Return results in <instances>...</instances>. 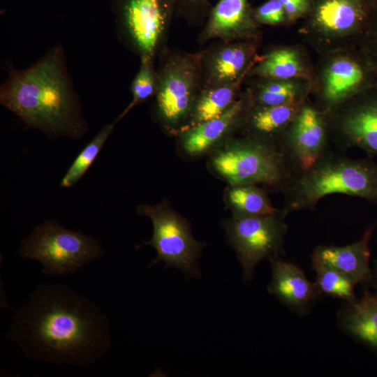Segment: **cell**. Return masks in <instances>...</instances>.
<instances>
[{
    "label": "cell",
    "mask_w": 377,
    "mask_h": 377,
    "mask_svg": "<svg viewBox=\"0 0 377 377\" xmlns=\"http://www.w3.org/2000/svg\"><path fill=\"white\" fill-rule=\"evenodd\" d=\"M4 337L30 360L85 367L112 346L108 317L88 297L62 283L40 284L15 310Z\"/></svg>",
    "instance_id": "cell-1"
},
{
    "label": "cell",
    "mask_w": 377,
    "mask_h": 377,
    "mask_svg": "<svg viewBox=\"0 0 377 377\" xmlns=\"http://www.w3.org/2000/svg\"><path fill=\"white\" fill-rule=\"evenodd\" d=\"M6 80L0 87V104L17 116L27 128L80 139L88 126L68 72L62 45L51 47L24 69L7 64Z\"/></svg>",
    "instance_id": "cell-2"
},
{
    "label": "cell",
    "mask_w": 377,
    "mask_h": 377,
    "mask_svg": "<svg viewBox=\"0 0 377 377\" xmlns=\"http://www.w3.org/2000/svg\"><path fill=\"white\" fill-rule=\"evenodd\" d=\"M283 209L314 210L327 195L343 194L377 205V163L354 159L332 146L309 170L297 175L283 191Z\"/></svg>",
    "instance_id": "cell-3"
},
{
    "label": "cell",
    "mask_w": 377,
    "mask_h": 377,
    "mask_svg": "<svg viewBox=\"0 0 377 377\" xmlns=\"http://www.w3.org/2000/svg\"><path fill=\"white\" fill-rule=\"evenodd\" d=\"M211 169L229 185H261L283 192L297 172L279 141L243 135L211 152Z\"/></svg>",
    "instance_id": "cell-4"
},
{
    "label": "cell",
    "mask_w": 377,
    "mask_h": 377,
    "mask_svg": "<svg viewBox=\"0 0 377 377\" xmlns=\"http://www.w3.org/2000/svg\"><path fill=\"white\" fill-rule=\"evenodd\" d=\"M157 59L153 117L166 133L177 135L184 128L202 89L201 52L168 47Z\"/></svg>",
    "instance_id": "cell-5"
},
{
    "label": "cell",
    "mask_w": 377,
    "mask_h": 377,
    "mask_svg": "<svg viewBox=\"0 0 377 377\" xmlns=\"http://www.w3.org/2000/svg\"><path fill=\"white\" fill-rule=\"evenodd\" d=\"M19 254L24 260L39 262L45 274L66 276L101 258L104 252L97 239L46 220L21 241Z\"/></svg>",
    "instance_id": "cell-6"
},
{
    "label": "cell",
    "mask_w": 377,
    "mask_h": 377,
    "mask_svg": "<svg viewBox=\"0 0 377 377\" xmlns=\"http://www.w3.org/2000/svg\"><path fill=\"white\" fill-rule=\"evenodd\" d=\"M119 41L140 59L156 61L168 47L175 0H110Z\"/></svg>",
    "instance_id": "cell-7"
},
{
    "label": "cell",
    "mask_w": 377,
    "mask_h": 377,
    "mask_svg": "<svg viewBox=\"0 0 377 377\" xmlns=\"http://www.w3.org/2000/svg\"><path fill=\"white\" fill-rule=\"evenodd\" d=\"M376 3L377 0H314L302 30L325 52L358 46Z\"/></svg>",
    "instance_id": "cell-8"
},
{
    "label": "cell",
    "mask_w": 377,
    "mask_h": 377,
    "mask_svg": "<svg viewBox=\"0 0 377 377\" xmlns=\"http://www.w3.org/2000/svg\"><path fill=\"white\" fill-rule=\"evenodd\" d=\"M287 215L283 209L267 215L232 213L225 223L228 241L242 265L245 281L252 277L256 266L261 260L284 253Z\"/></svg>",
    "instance_id": "cell-9"
},
{
    "label": "cell",
    "mask_w": 377,
    "mask_h": 377,
    "mask_svg": "<svg viewBox=\"0 0 377 377\" xmlns=\"http://www.w3.org/2000/svg\"><path fill=\"white\" fill-rule=\"evenodd\" d=\"M137 213L149 218L153 225L152 237L145 242L157 253L151 265L163 262L167 267L180 269L187 276L200 277L198 262L204 243L193 237L188 221L166 201L154 205H141Z\"/></svg>",
    "instance_id": "cell-10"
},
{
    "label": "cell",
    "mask_w": 377,
    "mask_h": 377,
    "mask_svg": "<svg viewBox=\"0 0 377 377\" xmlns=\"http://www.w3.org/2000/svg\"><path fill=\"white\" fill-rule=\"evenodd\" d=\"M325 114L333 147H357L377 156V84Z\"/></svg>",
    "instance_id": "cell-11"
},
{
    "label": "cell",
    "mask_w": 377,
    "mask_h": 377,
    "mask_svg": "<svg viewBox=\"0 0 377 377\" xmlns=\"http://www.w3.org/2000/svg\"><path fill=\"white\" fill-rule=\"evenodd\" d=\"M334 52L321 74L317 108L327 113L377 84V71L357 47Z\"/></svg>",
    "instance_id": "cell-12"
},
{
    "label": "cell",
    "mask_w": 377,
    "mask_h": 377,
    "mask_svg": "<svg viewBox=\"0 0 377 377\" xmlns=\"http://www.w3.org/2000/svg\"><path fill=\"white\" fill-rule=\"evenodd\" d=\"M279 142L297 175L309 170L332 147L325 113L305 101Z\"/></svg>",
    "instance_id": "cell-13"
},
{
    "label": "cell",
    "mask_w": 377,
    "mask_h": 377,
    "mask_svg": "<svg viewBox=\"0 0 377 377\" xmlns=\"http://www.w3.org/2000/svg\"><path fill=\"white\" fill-rule=\"evenodd\" d=\"M253 106L249 88L223 114L179 133L178 144L189 157L211 153L228 138L240 132Z\"/></svg>",
    "instance_id": "cell-14"
},
{
    "label": "cell",
    "mask_w": 377,
    "mask_h": 377,
    "mask_svg": "<svg viewBox=\"0 0 377 377\" xmlns=\"http://www.w3.org/2000/svg\"><path fill=\"white\" fill-rule=\"evenodd\" d=\"M260 39L225 42L216 40L200 50L202 89L236 82L258 59L256 51Z\"/></svg>",
    "instance_id": "cell-15"
},
{
    "label": "cell",
    "mask_w": 377,
    "mask_h": 377,
    "mask_svg": "<svg viewBox=\"0 0 377 377\" xmlns=\"http://www.w3.org/2000/svg\"><path fill=\"white\" fill-rule=\"evenodd\" d=\"M260 38V25L248 0H219L212 6L198 41L204 44L213 40L233 42Z\"/></svg>",
    "instance_id": "cell-16"
},
{
    "label": "cell",
    "mask_w": 377,
    "mask_h": 377,
    "mask_svg": "<svg viewBox=\"0 0 377 377\" xmlns=\"http://www.w3.org/2000/svg\"><path fill=\"white\" fill-rule=\"evenodd\" d=\"M269 260L272 267L269 293L291 311L306 315L322 295L315 283L311 282L303 270L294 263L280 257Z\"/></svg>",
    "instance_id": "cell-17"
},
{
    "label": "cell",
    "mask_w": 377,
    "mask_h": 377,
    "mask_svg": "<svg viewBox=\"0 0 377 377\" xmlns=\"http://www.w3.org/2000/svg\"><path fill=\"white\" fill-rule=\"evenodd\" d=\"M374 228V226L368 228L359 240L348 245H318L313 249L311 259L337 269L352 279L357 285L369 286L373 276L369 243Z\"/></svg>",
    "instance_id": "cell-18"
},
{
    "label": "cell",
    "mask_w": 377,
    "mask_h": 377,
    "mask_svg": "<svg viewBox=\"0 0 377 377\" xmlns=\"http://www.w3.org/2000/svg\"><path fill=\"white\" fill-rule=\"evenodd\" d=\"M340 329L377 355V296L364 290L362 297L345 302L338 313Z\"/></svg>",
    "instance_id": "cell-19"
},
{
    "label": "cell",
    "mask_w": 377,
    "mask_h": 377,
    "mask_svg": "<svg viewBox=\"0 0 377 377\" xmlns=\"http://www.w3.org/2000/svg\"><path fill=\"white\" fill-rule=\"evenodd\" d=\"M304 102L271 106L253 105L240 132L243 135L279 141Z\"/></svg>",
    "instance_id": "cell-20"
},
{
    "label": "cell",
    "mask_w": 377,
    "mask_h": 377,
    "mask_svg": "<svg viewBox=\"0 0 377 377\" xmlns=\"http://www.w3.org/2000/svg\"><path fill=\"white\" fill-rule=\"evenodd\" d=\"M246 76L244 75L230 84L202 89L182 131L218 117L226 112L239 98L242 94L241 86Z\"/></svg>",
    "instance_id": "cell-21"
},
{
    "label": "cell",
    "mask_w": 377,
    "mask_h": 377,
    "mask_svg": "<svg viewBox=\"0 0 377 377\" xmlns=\"http://www.w3.org/2000/svg\"><path fill=\"white\" fill-rule=\"evenodd\" d=\"M297 52L288 47L276 48L258 58L247 76L291 80L304 75Z\"/></svg>",
    "instance_id": "cell-22"
},
{
    "label": "cell",
    "mask_w": 377,
    "mask_h": 377,
    "mask_svg": "<svg viewBox=\"0 0 377 377\" xmlns=\"http://www.w3.org/2000/svg\"><path fill=\"white\" fill-rule=\"evenodd\" d=\"M225 201L234 214L267 215L277 210L270 201L267 190L257 185H229Z\"/></svg>",
    "instance_id": "cell-23"
},
{
    "label": "cell",
    "mask_w": 377,
    "mask_h": 377,
    "mask_svg": "<svg viewBox=\"0 0 377 377\" xmlns=\"http://www.w3.org/2000/svg\"><path fill=\"white\" fill-rule=\"evenodd\" d=\"M248 88L253 105L271 106L305 101L300 88L289 80L259 77Z\"/></svg>",
    "instance_id": "cell-24"
},
{
    "label": "cell",
    "mask_w": 377,
    "mask_h": 377,
    "mask_svg": "<svg viewBox=\"0 0 377 377\" xmlns=\"http://www.w3.org/2000/svg\"><path fill=\"white\" fill-rule=\"evenodd\" d=\"M312 268L316 276L315 284L320 293L344 302H351L357 300L355 286L357 283L349 276L323 263L311 259Z\"/></svg>",
    "instance_id": "cell-25"
},
{
    "label": "cell",
    "mask_w": 377,
    "mask_h": 377,
    "mask_svg": "<svg viewBox=\"0 0 377 377\" xmlns=\"http://www.w3.org/2000/svg\"><path fill=\"white\" fill-rule=\"evenodd\" d=\"M116 124L114 121L105 125L98 133L86 145L63 177L60 182L61 186L64 188L71 187L76 184L82 177L113 131Z\"/></svg>",
    "instance_id": "cell-26"
},
{
    "label": "cell",
    "mask_w": 377,
    "mask_h": 377,
    "mask_svg": "<svg viewBox=\"0 0 377 377\" xmlns=\"http://www.w3.org/2000/svg\"><path fill=\"white\" fill-rule=\"evenodd\" d=\"M140 68L134 77L131 91L132 100L114 121L116 123L124 118L134 107L154 98L156 91V61L140 59Z\"/></svg>",
    "instance_id": "cell-27"
},
{
    "label": "cell",
    "mask_w": 377,
    "mask_h": 377,
    "mask_svg": "<svg viewBox=\"0 0 377 377\" xmlns=\"http://www.w3.org/2000/svg\"><path fill=\"white\" fill-rule=\"evenodd\" d=\"M211 0H175V16L190 27H203L212 5Z\"/></svg>",
    "instance_id": "cell-28"
},
{
    "label": "cell",
    "mask_w": 377,
    "mask_h": 377,
    "mask_svg": "<svg viewBox=\"0 0 377 377\" xmlns=\"http://www.w3.org/2000/svg\"><path fill=\"white\" fill-rule=\"evenodd\" d=\"M253 15L259 25H278L286 21L283 7L279 0H267L253 8Z\"/></svg>",
    "instance_id": "cell-29"
},
{
    "label": "cell",
    "mask_w": 377,
    "mask_h": 377,
    "mask_svg": "<svg viewBox=\"0 0 377 377\" xmlns=\"http://www.w3.org/2000/svg\"><path fill=\"white\" fill-rule=\"evenodd\" d=\"M358 47L377 71V3Z\"/></svg>",
    "instance_id": "cell-30"
},
{
    "label": "cell",
    "mask_w": 377,
    "mask_h": 377,
    "mask_svg": "<svg viewBox=\"0 0 377 377\" xmlns=\"http://www.w3.org/2000/svg\"><path fill=\"white\" fill-rule=\"evenodd\" d=\"M283 7L286 21H295L306 17L314 0H279Z\"/></svg>",
    "instance_id": "cell-31"
},
{
    "label": "cell",
    "mask_w": 377,
    "mask_h": 377,
    "mask_svg": "<svg viewBox=\"0 0 377 377\" xmlns=\"http://www.w3.org/2000/svg\"><path fill=\"white\" fill-rule=\"evenodd\" d=\"M372 281L371 286L375 290V295L377 296V258L375 260L374 267L372 269Z\"/></svg>",
    "instance_id": "cell-32"
}]
</instances>
